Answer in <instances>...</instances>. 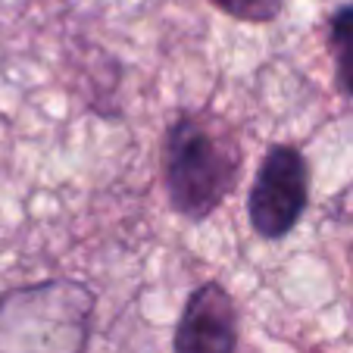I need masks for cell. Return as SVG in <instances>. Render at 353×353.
I'll return each instance as SVG.
<instances>
[{
  "label": "cell",
  "instance_id": "6",
  "mask_svg": "<svg viewBox=\"0 0 353 353\" xmlns=\"http://www.w3.org/2000/svg\"><path fill=\"white\" fill-rule=\"evenodd\" d=\"M210 3L238 22H272L285 10V0H210Z\"/></svg>",
  "mask_w": 353,
  "mask_h": 353
},
{
  "label": "cell",
  "instance_id": "3",
  "mask_svg": "<svg viewBox=\"0 0 353 353\" xmlns=\"http://www.w3.org/2000/svg\"><path fill=\"white\" fill-rule=\"evenodd\" d=\"M310 203V166L294 144H272L247 194V219L260 238L279 241L297 228Z\"/></svg>",
  "mask_w": 353,
  "mask_h": 353
},
{
  "label": "cell",
  "instance_id": "2",
  "mask_svg": "<svg viewBox=\"0 0 353 353\" xmlns=\"http://www.w3.org/2000/svg\"><path fill=\"white\" fill-rule=\"evenodd\" d=\"M94 294L81 281L47 279L0 294V353H85Z\"/></svg>",
  "mask_w": 353,
  "mask_h": 353
},
{
  "label": "cell",
  "instance_id": "4",
  "mask_svg": "<svg viewBox=\"0 0 353 353\" xmlns=\"http://www.w3.org/2000/svg\"><path fill=\"white\" fill-rule=\"evenodd\" d=\"M238 347V307L219 281H203L185 300L175 353H234Z\"/></svg>",
  "mask_w": 353,
  "mask_h": 353
},
{
  "label": "cell",
  "instance_id": "1",
  "mask_svg": "<svg viewBox=\"0 0 353 353\" xmlns=\"http://www.w3.org/2000/svg\"><path fill=\"white\" fill-rule=\"evenodd\" d=\"M163 172L175 213L191 222L207 219L238 185L241 144L234 128L213 113L179 116L166 132Z\"/></svg>",
  "mask_w": 353,
  "mask_h": 353
},
{
  "label": "cell",
  "instance_id": "5",
  "mask_svg": "<svg viewBox=\"0 0 353 353\" xmlns=\"http://www.w3.org/2000/svg\"><path fill=\"white\" fill-rule=\"evenodd\" d=\"M328 44L334 50L338 88L353 97V3H344L328 16Z\"/></svg>",
  "mask_w": 353,
  "mask_h": 353
}]
</instances>
